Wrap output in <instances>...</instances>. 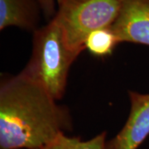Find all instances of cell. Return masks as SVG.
Listing matches in <instances>:
<instances>
[{
    "instance_id": "cell-6",
    "label": "cell",
    "mask_w": 149,
    "mask_h": 149,
    "mask_svg": "<svg viewBox=\"0 0 149 149\" xmlns=\"http://www.w3.org/2000/svg\"><path fill=\"white\" fill-rule=\"evenodd\" d=\"M42 13L37 0H0V30L15 27L33 33L40 27Z\"/></svg>"
},
{
    "instance_id": "cell-7",
    "label": "cell",
    "mask_w": 149,
    "mask_h": 149,
    "mask_svg": "<svg viewBox=\"0 0 149 149\" xmlns=\"http://www.w3.org/2000/svg\"><path fill=\"white\" fill-rule=\"evenodd\" d=\"M119 40L111 27L96 30L89 35L85 42V49L95 56H106L113 52L119 44Z\"/></svg>"
},
{
    "instance_id": "cell-4",
    "label": "cell",
    "mask_w": 149,
    "mask_h": 149,
    "mask_svg": "<svg viewBox=\"0 0 149 149\" xmlns=\"http://www.w3.org/2000/svg\"><path fill=\"white\" fill-rule=\"evenodd\" d=\"M130 111L122 129L106 149H138L149 135V94L128 91Z\"/></svg>"
},
{
    "instance_id": "cell-1",
    "label": "cell",
    "mask_w": 149,
    "mask_h": 149,
    "mask_svg": "<svg viewBox=\"0 0 149 149\" xmlns=\"http://www.w3.org/2000/svg\"><path fill=\"white\" fill-rule=\"evenodd\" d=\"M71 129L69 109L58 104L42 85L21 73L2 77L1 149H42Z\"/></svg>"
},
{
    "instance_id": "cell-3",
    "label": "cell",
    "mask_w": 149,
    "mask_h": 149,
    "mask_svg": "<svg viewBox=\"0 0 149 149\" xmlns=\"http://www.w3.org/2000/svg\"><path fill=\"white\" fill-rule=\"evenodd\" d=\"M123 0H61L52 18L60 27L70 51L79 56L89 35L111 27L117 19Z\"/></svg>"
},
{
    "instance_id": "cell-8",
    "label": "cell",
    "mask_w": 149,
    "mask_h": 149,
    "mask_svg": "<svg viewBox=\"0 0 149 149\" xmlns=\"http://www.w3.org/2000/svg\"><path fill=\"white\" fill-rule=\"evenodd\" d=\"M106 133L103 132L89 140L69 137L60 133L56 139L42 149H106Z\"/></svg>"
},
{
    "instance_id": "cell-5",
    "label": "cell",
    "mask_w": 149,
    "mask_h": 149,
    "mask_svg": "<svg viewBox=\"0 0 149 149\" xmlns=\"http://www.w3.org/2000/svg\"><path fill=\"white\" fill-rule=\"evenodd\" d=\"M111 28L120 43L149 46V0H123Z\"/></svg>"
},
{
    "instance_id": "cell-2",
    "label": "cell",
    "mask_w": 149,
    "mask_h": 149,
    "mask_svg": "<svg viewBox=\"0 0 149 149\" xmlns=\"http://www.w3.org/2000/svg\"><path fill=\"white\" fill-rule=\"evenodd\" d=\"M78 56L66 47L60 27L52 19L33 32L32 55L20 73L58 101L64 96L70 70Z\"/></svg>"
},
{
    "instance_id": "cell-9",
    "label": "cell",
    "mask_w": 149,
    "mask_h": 149,
    "mask_svg": "<svg viewBox=\"0 0 149 149\" xmlns=\"http://www.w3.org/2000/svg\"><path fill=\"white\" fill-rule=\"evenodd\" d=\"M42 8L43 16L49 21L52 20L56 13V5L57 4L56 0H37Z\"/></svg>"
},
{
    "instance_id": "cell-10",
    "label": "cell",
    "mask_w": 149,
    "mask_h": 149,
    "mask_svg": "<svg viewBox=\"0 0 149 149\" xmlns=\"http://www.w3.org/2000/svg\"><path fill=\"white\" fill-rule=\"evenodd\" d=\"M56 3H57V4H58L59 3H60V2H61V0H56Z\"/></svg>"
}]
</instances>
